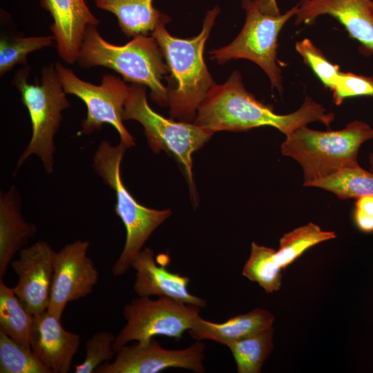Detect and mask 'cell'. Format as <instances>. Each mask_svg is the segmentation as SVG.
Masks as SVG:
<instances>
[{"mask_svg": "<svg viewBox=\"0 0 373 373\" xmlns=\"http://www.w3.org/2000/svg\"><path fill=\"white\" fill-rule=\"evenodd\" d=\"M334 117V113L327 112L309 97H305L296 111L287 115L277 114L245 89L240 72L235 70L225 83L214 84L210 88L198 108L193 123L213 133L244 131L269 126L287 136L313 122H320L329 127Z\"/></svg>", "mask_w": 373, "mask_h": 373, "instance_id": "cell-1", "label": "cell"}, {"mask_svg": "<svg viewBox=\"0 0 373 373\" xmlns=\"http://www.w3.org/2000/svg\"><path fill=\"white\" fill-rule=\"evenodd\" d=\"M220 13L215 6L207 11L198 35L192 39L172 36L165 28L171 21L167 16L157 26L151 35L156 39L169 70L166 86L169 115L181 122H194L197 110L215 84L204 60L207 39Z\"/></svg>", "mask_w": 373, "mask_h": 373, "instance_id": "cell-2", "label": "cell"}, {"mask_svg": "<svg viewBox=\"0 0 373 373\" xmlns=\"http://www.w3.org/2000/svg\"><path fill=\"white\" fill-rule=\"evenodd\" d=\"M97 26L85 31L77 62L84 68L104 66L120 74L125 82L150 88V97L157 104L169 106V93L162 80L169 70L162 52L151 35L133 37L123 46L112 44L99 33Z\"/></svg>", "mask_w": 373, "mask_h": 373, "instance_id": "cell-3", "label": "cell"}, {"mask_svg": "<svg viewBox=\"0 0 373 373\" xmlns=\"http://www.w3.org/2000/svg\"><path fill=\"white\" fill-rule=\"evenodd\" d=\"M372 138L373 128L359 120L337 131H321L304 126L286 136L281 152L300 164L303 185L310 186L318 180L359 164V149Z\"/></svg>", "mask_w": 373, "mask_h": 373, "instance_id": "cell-4", "label": "cell"}, {"mask_svg": "<svg viewBox=\"0 0 373 373\" xmlns=\"http://www.w3.org/2000/svg\"><path fill=\"white\" fill-rule=\"evenodd\" d=\"M127 147L120 142L113 146L103 140L98 145L93 157V167L103 182L116 195L115 212L122 221L126 236L124 248L111 271L114 276L126 274L144 243L166 219L171 216L169 209L157 210L139 204L124 185L120 166Z\"/></svg>", "mask_w": 373, "mask_h": 373, "instance_id": "cell-5", "label": "cell"}, {"mask_svg": "<svg viewBox=\"0 0 373 373\" xmlns=\"http://www.w3.org/2000/svg\"><path fill=\"white\" fill-rule=\"evenodd\" d=\"M29 73L30 67L26 65L16 72L12 81L21 95V101L29 113L32 125L31 139L18 160L15 175L32 155L39 157L47 173L53 171L54 137L62 120L61 112L70 106L55 64L41 69L40 82L37 80L34 84H29Z\"/></svg>", "mask_w": 373, "mask_h": 373, "instance_id": "cell-6", "label": "cell"}, {"mask_svg": "<svg viewBox=\"0 0 373 373\" xmlns=\"http://www.w3.org/2000/svg\"><path fill=\"white\" fill-rule=\"evenodd\" d=\"M122 117L124 120H135L143 126L153 151L164 150L174 155L183 166L192 190V154L204 146L213 132L195 123L166 119L155 112L147 102L145 86L138 84L131 85Z\"/></svg>", "mask_w": 373, "mask_h": 373, "instance_id": "cell-7", "label": "cell"}, {"mask_svg": "<svg viewBox=\"0 0 373 373\" xmlns=\"http://www.w3.org/2000/svg\"><path fill=\"white\" fill-rule=\"evenodd\" d=\"M299 4L284 14L274 16L261 12L255 0H242L246 19L240 32L228 46L210 51V59L219 64L232 59L251 60L265 72L271 87L281 93L283 77L276 61L278 34L286 22L296 15Z\"/></svg>", "mask_w": 373, "mask_h": 373, "instance_id": "cell-8", "label": "cell"}, {"mask_svg": "<svg viewBox=\"0 0 373 373\" xmlns=\"http://www.w3.org/2000/svg\"><path fill=\"white\" fill-rule=\"evenodd\" d=\"M201 307L166 296H138L124 305L126 325L115 336V352L131 341L144 344L157 335L180 339L200 316Z\"/></svg>", "mask_w": 373, "mask_h": 373, "instance_id": "cell-9", "label": "cell"}, {"mask_svg": "<svg viewBox=\"0 0 373 373\" xmlns=\"http://www.w3.org/2000/svg\"><path fill=\"white\" fill-rule=\"evenodd\" d=\"M55 68L66 93L77 96L86 106L87 114L82 123L81 134L98 131L103 124H109L117 130L120 142L127 148L135 145L133 136L122 122L124 104L131 86L111 74L104 75L101 84L95 85L79 79L59 62L55 64Z\"/></svg>", "mask_w": 373, "mask_h": 373, "instance_id": "cell-10", "label": "cell"}, {"mask_svg": "<svg viewBox=\"0 0 373 373\" xmlns=\"http://www.w3.org/2000/svg\"><path fill=\"white\" fill-rule=\"evenodd\" d=\"M205 345L202 341L181 350H167L152 338L147 343L124 345L116 352L113 361L101 364L96 373H158L169 367H178L203 373Z\"/></svg>", "mask_w": 373, "mask_h": 373, "instance_id": "cell-11", "label": "cell"}, {"mask_svg": "<svg viewBox=\"0 0 373 373\" xmlns=\"http://www.w3.org/2000/svg\"><path fill=\"white\" fill-rule=\"evenodd\" d=\"M89 242L78 240L56 253L48 311L61 318L66 305L86 297L99 280V272L88 256Z\"/></svg>", "mask_w": 373, "mask_h": 373, "instance_id": "cell-12", "label": "cell"}, {"mask_svg": "<svg viewBox=\"0 0 373 373\" xmlns=\"http://www.w3.org/2000/svg\"><path fill=\"white\" fill-rule=\"evenodd\" d=\"M56 253L40 240L21 249L10 263L19 278L15 293L33 315L48 309Z\"/></svg>", "mask_w": 373, "mask_h": 373, "instance_id": "cell-13", "label": "cell"}, {"mask_svg": "<svg viewBox=\"0 0 373 373\" xmlns=\"http://www.w3.org/2000/svg\"><path fill=\"white\" fill-rule=\"evenodd\" d=\"M325 15L337 19L359 43L360 53L373 56V0H303L295 23L311 24Z\"/></svg>", "mask_w": 373, "mask_h": 373, "instance_id": "cell-14", "label": "cell"}, {"mask_svg": "<svg viewBox=\"0 0 373 373\" xmlns=\"http://www.w3.org/2000/svg\"><path fill=\"white\" fill-rule=\"evenodd\" d=\"M81 342V336L65 329L48 310L34 315L30 347L37 358L52 373H67Z\"/></svg>", "mask_w": 373, "mask_h": 373, "instance_id": "cell-15", "label": "cell"}, {"mask_svg": "<svg viewBox=\"0 0 373 373\" xmlns=\"http://www.w3.org/2000/svg\"><path fill=\"white\" fill-rule=\"evenodd\" d=\"M131 267L135 270L133 289L138 296H166L201 308L207 307L206 300L189 291V278L159 266L151 249H142L133 260Z\"/></svg>", "mask_w": 373, "mask_h": 373, "instance_id": "cell-16", "label": "cell"}, {"mask_svg": "<svg viewBox=\"0 0 373 373\" xmlns=\"http://www.w3.org/2000/svg\"><path fill=\"white\" fill-rule=\"evenodd\" d=\"M41 6L52 18L50 30L58 54L64 58L76 57L86 28L99 24L85 0H41Z\"/></svg>", "mask_w": 373, "mask_h": 373, "instance_id": "cell-17", "label": "cell"}, {"mask_svg": "<svg viewBox=\"0 0 373 373\" xmlns=\"http://www.w3.org/2000/svg\"><path fill=\"white\" fill-rule=\"evenodd\" d=\"M37 233L35 224L22 216L15 186L0 195V278L7 271L17 253Z\"/></svg>", "mask_w": 373, "mask_h": 373, "instance_id": "cell-18", "label": "cell"}, {"mask_svg": "<svg viewBox=\"0 0 373 373\" xmlns=\"http://www.w3.org/2000/svg\"><path fill=\"white\" fill-rule=\"evenodd\" d=\"M274 322V316L269 311L256 308L220 323L206 321L199 316L188 332L193 339L211 340L227 345L230 342L271 328Z\"/></svg>", "mask_w": 373, "mask_h": 373, "instance_id": "cell-19", "label": "cell"}, {"mask_svg": "<svg viewBox=\"0 0 373 373\" xmlns=\"http://www.w3.org/2000/svg\"><path fill=\"white\" fill-rule=\"evenodd\" d=\"M95 6L114 14L127 37L149 35L168 15L153 6V0H93Z\"/></svg>", "mask_w": 373, "mask_h": 373, "instance_id": "cell-20", "label": "cell"}, {"mask_svg": "<svg viewBox=\"0 0 373 373\" xmlns=\"http://www.w3.org/2000/svg\"><path fill=\"white\" fill-rule=\"evenodd\" d=\"M34 315L0 278V332L31 349L30 332Z\"/></svg>", "mask_w": 373, "mask_h": 373, "instance_id": "cell-21", "label": "cell"}, {"mask_svg": "<svg viewBox=\"0 0 373 373\" xmlns=\"http://www.w3.org/2000/svg\"><path fill=\"white\" fill-rule=\"evenodd\" d=\"M273 327L227 345L234 358L238 373H260L274 349Z\"/></svg>", "mask_w": 373, "mask_h": 373, "instance_id": "cell-22", "label": "cell"}, {"mask_svg": "<svg viewBox=\"0 0 373 373\" xmlns=\"http://www.w3.org/2000/svg\"><path fill=\"white\" fill-rule=\"evenodd\" d=\"M283 269L275 249L251 242L249 258L242 268L245 277L257 283L267 294H271L281 287Z\"/></svg>", "mask_w": 373, "mask_h": 373, "instance_id": "cell-23", "label": "cell"}, {"mask_svg": "<svg viewBox=\"0 0 373 373\" xmlns=\"http://www.w3.org/2000/svg\"><path fill=\"white\" fill-rule=\"evenodd\" d=\"M310 186L330 191L342 200L373 195V172L367 171L358 164L318 180Z\"/></svg>", "mask_w": 373, "mask_h": 373, "instance_id": "cell-24", "label": "cell"}, {"mask_svg": "<svg viewBox=\"0 0 373 373\" xmlns=\"http://www.w3.org/2000/svg\"><path fill=\"white\" fill-rule=\"evenodd\" d=\"M336 237L334 231H324L317 224L309 222L283 236L279 248L276 251V259L285 269L310 247Z\"/></svg>", "mask_w": 373, "mask_h": 373, "instance_id": "cell-25", "label": "cell"}, {"mask_svg": "<svg viewBox=\"0 0 373 373\" xmlns=\"http://www.w3.org/2000/svg\"><path fill=\"white\" fill-rule=\"evenodd\" d=\"M0 373H52L31 349L0 332Z\"/></svg>", "mask_w": 373, "mask_h": 373, "instance_id": "cell-26", "label": "cell"}, {"mask_svg": "<svg viewBox=\"0 0 373 373\" xmlns=\"http://www.w3.org/2000/svg\"><path fill=\"white\" fill-rule=\"evenodd\" d=\"M56 44L54 37H1L0 41V75L10 71L17 64L27 65V55Z\"/></svg>", "mask_w": 373, "mask_h": 373, "instance_id": "cell-27", "label": "cell"}, {"mask_svg": "<svg viewBox=\"0 0 373 373\" xmlns=\"http://www.w3.org/2000/svg\"><path fill=\"white\" fill-rule=\"evenodd\" d=\"M295 48L324 86L332 90L341 73L339 66L329 61L309 39L297 41Z\"/></svg>", "mask_w": 373, "mask_h": 373, "instance_id": "cell-28", "label": "cell"}, {"mask_svg": "<svg viewBox=\"0 0 373 373\" xmlns=\"http://www.w3.org/2000/svg\"><path fill=\"white\" fill-rule=\"evenodd\" d=\"M115 336L108 331L92 335L85 343V358L75 365V373H93L102 363L110 361L116 354L113 349Z\"/></svg>", "mask_w": 373, "mask_h": 373, "instance_id": "cell-29", "label": "cell"}, {"mask_svg": "<svg viewBox=\"0 0 373 373\" xmlns=\"http://www.w3.org/2000/svg\"><path fill=\"white\" fill-rule=\"evenodd\" d=\"M332 91L336 105L341 104L345 99L349 97H373V77L341 71Z\"/></svg>", "mask_w": 373, "mask_h": 373, "instance_id": "cell-30", "label": "cell"}, {"mask_svg": "<svg viewBox=\"0 0 373 373\" xmlns=\"http://www.w3.org/2000/svg\"><path fill=\"white\" fill-rule=\"evenodd\" d=\"M356 199L354 212V222L360 231L372 233L373 195H361Z\"/></svg>", "mask_w": 373, "mask_h": 373, "instance_id": "cell-31", "label": "cell"}, {"mask_svg": "<svg viewBox=\"0 0 373 373\" xmlns=\"http://www.w3.org/2000/svg\"><path fill=\"white\" fill-rule=\"evenodd\" d=\"M259 9L265 14L277 16L281 13L276 0H255Z\"/></svg>", "mask_w": 373, "mask_h": 373, "instance_id": "cell-32", "label": "cell"}, {"mask_svg": "<svg viewBox=\"0 0 373 373\" xmlns=\"http://www.w3.org/2000/svg\"><path fill=\"white\" fill-rule=\"evenodd\" d=\"M370 170L373 172V152L369 156Z\"/></svg>", "mask_w": 373, "mask_h": 373, "instance_id": "cell-33", "label": "cell"}]
</instances>
